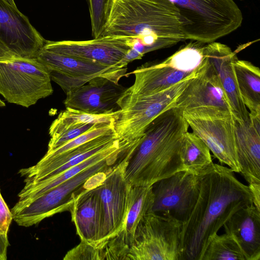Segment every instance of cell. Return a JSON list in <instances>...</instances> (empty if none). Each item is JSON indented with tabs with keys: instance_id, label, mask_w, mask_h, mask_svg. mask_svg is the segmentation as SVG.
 I'll return each mask as SVG.
<instances>
[{
	"instance_id": "cell-13",
	"label": "cell",
	"mask_w": 260,
	"mask_h": 260,
	"mask_svg": "<svg viewBox=\"0 0 260 260\" xmlns=\"http://www.w3.org/2000/svg\"><path fill=\"white\" fill-rule=\"evenodd\" d=\"M43 48L122 69L127 68L122 60L131 47L129 38L105 36L87 41L46 40Z\"/></svg>"
},
{
	"instance_id": "cell-9",
	"label": "cell",
	"mask_w": 260,
	"mask_h": 260,
	"mask_svg": "<svg viewBox=\"0 0 260 260\" xmlns=\"http://www.w3.org/2000/svg\"><path fill=\"white\" fill-rule=\"evenodd\" d=\"M182 225L174 218L148 212L135 231L128 260H182Z\"/></svg>"
},
{
	"instance_id": "cell-5",
	"label": "cell",
	"mask_w": 260,
	"mask_h": 260,
	"mask_svg": "<svg viewBox=\"0 0 260 260\" xmlns=\"http://www.w3.org/2000/svg\"><path fill=\"white\" fill-rule=\"evenodd\" d=\"M123 153H116L88 167L72 178L32 199L18 200L11 209L13 220L29 227L63 211H70L86 183L98 174L108 172Z\"/></svg>"
},
{
	"instance_id": "cell-19",
	"label": "cell",
	"mask_w": 260,
	"mask_h": 260,
	"mask_svg": "<svg viewBox=\"0 0 260 260\" xmlns=\"http://www.w3.org/2000/svg\"><path fill=\"white\" fill-rule=\"evenodd\" d=\"M234 131L240 173L248 184L260 183V117L235 118Z\"/></svg>"
},
{
	"instance_id": "cell-18",
	"label": "cell",
	"mask_w": 260,
	"mask_h": 260,
	"mask_svg": "<svg viewBox=\"0 0 260 260\" xmlns=\"http://www.w3.org/2000/svg\"><path fill=\"white\" fill-rule=\"evenodd\" d=\"M207 54L226 94L235 118L246 121L249 112L241 98L233 66L237 58L236 53L228 46L214 41L207 43Z\"/></svg>"
},
{
	"instance_id": "cell-8",
	"label": "cell",
	"mask_w": 260,
	"mask_h": 260,
	"mask_svg": "<svg viewBox=\"0 0 260 260\" xmlns=\"http://www.w3.org/2000/svg\"><path fill=\"white\" fill-rule=\"evenodd\" d=\"M192 132L206 144L214 157L233 172L240 173L232 112L221 108L201 107L183 110Z\"/></svg>"
},
{
	"instance_id": "cell-3",
	"label": "cell",
	"mask_w": 260,
	"mask_h": 260,
	"mask_svg": "<svg viewBox=\"0 0 260 260\" xmlns=\"http://www.w3.org/2000/svg\"><path fill=\"white\" fill-rule=\"evenodd\" d=\"M189 125L183 110L169 109L154 119L129 159L125 177L132 186H152L175 173L186 171L181 156L183 136Z\"/></svg>"
},
{
	"instance_id": "cell-7",
	"label": "cell",
	"mask_w": 260,
	"mask_h": 260,
	"mask_svg": "<svg viewBox=\"0 0 260 260\" xmlns=\"http://www.w3.org/2000/svg\"><path fill=\"white\" fill-rule=\"evenodd\" d=\"M47 69L36 58L15 56L0 61V94L6 101L25 108L51 95Z\"/></svg>"
},
{
	"instance_id": "cell-2",
	"label": "cell",
	"mask_w": 260,
	"mask_h": 260,
	"mask_svg": "<svg viewBox=\"0 0 260 260\" xmlns=\"http://www.w3.org/2000/svg\"><path fill=\"white\" fill-rule=\"evenodd\" d=\"M187 23L166 0H113L102 36L133 39L145 54L187 40Z\"/></svg>"
},
{
	"instance_id": "cell-15",
	"label": "cell",
	"mask_w": 260,
	"mask_h": 260,
	"mask_svg": "<svg viewBox=\"0 0 260 260\" xmlns=\"http://www.w3.org/2000/svg\"><path fill=\"white\" fill-rule=\"evenodd\" d=\"M126 88L119 81L97 77L66 94V108L96 115L111 114L119 109L118 101Z\"/></svg>"
},
{
	"instance_id": "cell-35",
	"label": "cell",
	"mask_w": 260,
	"mask_h": 260,
	"mask_svg": "<svg viewBox=\"0 0 260 260\" xmlns=\"http://www.w3.org/2000/svg\"><path fill=\"white\" fill-rule=\"evenodd\" d=\"M15 56H17L0 42V61L8 60Z\"/></svg>"
},
{
	"instance_id": "cell-33",
	"label": "cell",
	"mask_w": 260,
	"mask_h": 260,
	"mask_svg": "<svg viewBox=\"0 0 260 260\" xmlns=\"http://www.w3.org/2000/svg\"><path fill=\"white\" fill-rule=\"evenodd\" d=\"M248 186L252 196L253 204L260 210V183L248 184Z\"/></svg>"
},
{
	"instance_id": "cell-12",
	"label": "cell",
	"mask_w": 260,
	"mask_h": 260,
	"mask_svg": "<svg viewBox=\"0 0 260 260\" xmlns=\"http://www.w3.org/2000/svg\"><path fill=\"white\" fill-rule=\"evenodd\" d=\"M200 175L178 172L154 183V200L150 212L182 223L190 215L200 191Z\"/></svg>"
},
{
	"instance_id": "cell-30",
	"label": "cell",
	"mask_w": 260,
	"mask_h": 260,
	"mask_svg": "<svg viewBox=\"0 0 260 260\" xmlns=\"http://www.w3.org/2000/svg\"><path fill=\"white\" fill-rule=\"evenodd\" d=\"M64 260H102L104 259V250L88 243H80L69 250L63 258Z\"/></svg>"
},
{
	"instance_id": "cell-36",
	"label": "cell",
	"mask_w": 260,
	"mask_h": 260,
	"mask_svg": "<svg viewBox=\"0 0 260 260\" xmlns=\"http://www.w3.org/2000/svg\"><path fill=\"white\" fill-rule=\"evenodd\" d=\"M5 1L6 2H7L11 5H12L14 7H17L14 0H5Z\"/></svg>"
},
{
	"instance_id": "cell-10",
	"label": "cell",
	"mask_w": 260,
	"mask_h": 260,
	"mask_svg": "<svg viewBox=\"0 0 260 260\" xmlns=\"http://www.w3.org/2000/svg\"><path fill=\"white\" fill-rule=\"evenodd\" d=\"M135 150L127 152L98 185L103 212L98 244L100 248H104L109 240L124 229L132 187L126 179L125 173L129 159Z\"/></svg>"
},
{
	"instance_id": "cell-32",
	"label": "cell",
	"mask_w": 260,
	"mask_h": 260,
	"mask_svg": "<svg viewBox=\"0 0 260 260\" xmlns=\"http://www.w3.org/2000/svg\"><path fill=\"white\" fill-rule=\"evenodd\" d=\"M12 220L11 210L3 198L0 190V233L8 234Z\"/></svg>"
},
{
	"instance_id": "cell-14",
	"label": "cell",
	"mask_w": 260,
	"mask_h": 260,
	"mask_svg": "<svg viewBox=\"0 0 260 260\" xmlns=\"http://www.w3.org/2000/svg\"><path fill=\"white\" fill-rule=\"evenodd\" d=\"M28 18L5 0H0V42L15 55L36 58L46 43Z\"/></svg>"
},
{
	"instance_id": "cell-24",
	"label": "cell",
	"mask_w": 260,
	"mask_h": 260,
	"mask_svg": "<svg viewBox=\"0 0 260 260\" xmlns=\"http://www.w3.org/2000/svg\"><path fill=\"white\" fill-rule=\"evenodd\" d=\"M234 69L242 100L252 117H260V70L251 62L240 60L234 62Z\"/></svg>"
},
{
	"instance_id": "cell-16",
	"label": "cell",
	"mask_w": 260,
	"mask_h": 260,
	"mask_svg": "<svg viewBox=\"0 0 260 260\" xmlns=\"http://www.w3.org/2000/svg\"><path fill=\"white\" fill-rule=\"evenodd\" d=\"M118 141L114 132L103 135L57 155L42 157L36 165L18 171L24 182H35L77 165Z\"/></svg>"
},
{
	"instance_id": "cell-31",
	"label": "cell",
	"mask_w": 260,
	"mask_h": 260,
	"mask_svg": "<svg viewBox=\"0 0 260 260\" xmlns=\"http://www.w3.org/2000/svg\"><path fill=\"white\" fill-rule=\"evenodd\" d=\"M96 123L78 124L63 131L55 137L50 138L47 151H50L81 135L90 129Z\"/></svg>"
},
{
	"instance_id": "cell-25",
	"label": "cell",
	"mask_w": 260,
	"mask_h": 260,
	"mask_svg": "<svg viewBox=\"0 0 260 260\" xmlns=\"http://www.w3.org/2000/svg\"><path fill=\"white\" fill-rule=\"evenodd\" d=\"M154 200L152 186H132L124 228L121 232L125 243L131 245L140 221L151 211Z\"/></svg>"
},
{
	"instance_id": "cell-1",
	"label": "cell",
	"mask_w": 260,
	"mask_h": 260,
	"mask_svg": "<svg viewBox=\"0 0 260 260\" xmlns=\"http://www.w3.org/2000/svg\"><path fill=\"white\" fill-rule=\"evenodd\" d=\"M199 194L182 223V260H202L211 239L240 209L253 204L248 187L229 167L214 164L200 175Z\"/></svg>"
},
{
	"instance_id": "cell-20",
	"label": "cell",
	"mask_w": 260,
	"mask_h": 260,
	"mask_svg": "<svg viewBox=\"0 0 260 260\" xmlns=\"http://www.w3.org/2000/svg\"><path fill=\"white\" fill-rule=\"evenodd\" d=\"M70 212L81 241L98 247L103 212L98 185L83 190L76 198Z\"/></svg>"
},
{
	"instance_id": "cell-4",
	"label": "cell",
	"mask_w": 260,
	"mask_h": 260,
	"mask_svg": "<svg viewBox=\"0 0 260 260\" xmlns=\"http://www.w3.org/2000/svg\"><path fill=\"white\" fill-rule=\"evenodd\" d=\"M206 62L188 77L160 91L142 96L122 95L119 109L114 112L113 130L120 144L136 148L149 124L176 103L191 80L204 68Z\"/></svg>"
},
{
	"instance_id": "cell-11",
	"label": "cell",
	"mask_w": 260,
	"mask_h": 260,
	"mask_svg": "<svg viewBox=\"0 0 260 260\" xmlns=\"http://www.w3.org/2000/svg\"><path fill=\"white\" fill-rule=\"evenodd\" d=\"M37 59L48 71L51 80L66 94L97 77H106L119 81L127 68H118L94 60L65 55L42 48Z\"/></svg>"
},
{
	"instance_id": "cell-28",
	"label": "cell",
	"mask_w": 260,
	"mask_h": 260,
	"mask_svg": "<svg viewBox=\"0 0 260 260\" xmlns=\"http://www.w3.org/2000/svg\"><path fill=\"white\" fill-rule=\"evenodd\" d=\"M202 260H246L234 237L225 233L216 234L209 242Z\"/></svg>"
},
{
	"instance_id": "cell-17",
	"label": "cell",
	"mask_w": 260,
	"mask_h": 260,
	"mask_svg": "<svg viewBox=\"0 0 260 260\" xmlns=\"http://www.w3.org/2000/svg\"><path fill=\"white\" fill-rule=\"evenodd\" d=\"M175 107L182 110L212 107L232 113L226 94L208 57L204 68L190 80L178 99Z\"/></svg>"
},
{
	"instance_id": "cell-34",
	"label": "cell",
	"mask_w": 260,
	"mask_h": 260,
	"mask_svg": "<svg viewBox=\"0 0 260 260\" xmlns=\"http://www.w3.org/2000/svg\"><path fill=\"white\" fill-rule=\"evenodd\" d=\"M9 246L8 234L0 233V260L7 259V249Z\"/></svg>"
},
{
	"instance_id": "cell-27",
	"label": "cell",
	"mask_w": 260,
	"mask_h": 260,
	"mask_svg": "<svg viewBox=\"0 0 260 260\" xmlns=\"http://www.w3.org/2000/svg\"><path fill=\"white\" fill-rule=\"evenodd\" d=\"M114 113L107 115H96L66 108L65 110L60 112L52 122L49 127V134L51 138L78 124L109 122L114 119Z\"/></svg>"
},
{
	"instance_id": "cell-22",
	"label": "cell",
	"mask_w": 260,
	"mask_h": 260,
	"mask_svg": "<svg viewBox=\"0 0 260 260\" xmlns=\"http://www.w3.org/2000/svg\"><path fill=\"white\" fill-rule=\"evenodd\" d=\"M223 226L236 240L246 260L260 259V210L253 204L235 212Z\"/></svg>"
},
{
	"instance_id": "cell-23",
	"label": "cell",
	"mask_w": 260,
	"mask_h": 260,
	"mask_svg": "<svg viewBox=\"0 0 260 260\" xmlns=\"http://www.w3.org/2000/svg\"><path fill=\"white\" fill-rule=\"evenodd\" d=\"M126 147L120 144L118 140L111 146L94 154L81 163L47 178L35 182L25 183L18 194L19 200L36 198L72 178L84 170L116 153L125 154Z\"/></svg>"
},
{
	"instance_id": "cell-29",
	"label": "cell",
	"mask_w": 260,
	"mask_h": 260,
	"mask_svg": "<svg viewBox=\"0 0 260 260\" xmlns=\"http://www.w3.org/2000/svg\"><path fill=\"white\" fill-rule=\"evenodd\" d=\"M113 0H88L93 39L102 36Z\"/></svg>"
},
{
	"instance_id": "cell-6",
	"label": "cell",
	"mask_w": 260,
	"mask_h": 260,
	"mask_svg": "<svg viewBox=\"0 0 260 260\" xmlns=\"http://www.w3.org/2000/svg\"><path fill=\"white\" fill-rule=\"evenodd\" d=\"M187 23V40L205 43L233 32L241 26L242 12L234 0H166Z\"/></svg>"
},
{
	"instance_id": "cell-21",
	"label": "cell",
	"mask_w": 260,
	"mask_h": 260,
	"mask_svg": "<svg viewBox=\"0 0 260 260\" xmlns=\"http://www.w3.org/2000/svg\"><path fill=\"white\" fill-rule=\"evenodd\" d=\"M192 73L177 69L166 59L158 63H146L128 74L134 75L135 81L126 88L122 95L142 96L156 93L173 86Z\"/></svg>"
},
{
	"instance_id": "cell-26",
	"label": "cell",
	"mask_w": 260,
	"mask_h": 260,
	"mask_svg": "<svg viewBox=\"0 0 260 260\" xmlns=\"http://www.w3.org/2000/svg\"><path fill=\"white\" fill-rule=\"evenodd\" d=\"M181 156L186 171L194 175H200L213 164L210 149L193 132L184 134Z\"/></svg>"
},
{
	"instance_id": "cell-37",
	"label": "cell",
	"mask_w": 260,
	"mask_h": 260,
	"mask_svg": "<svg viewBox=\"0 0 260 260\" xmlns=\"http://www.w3.org/2000/svg\"><path fill=\"white\" fill-rule=\"evenodd\" d=\"M5 106V103L0 99V108H2Z\"/></svg>"
}]
</instances>
